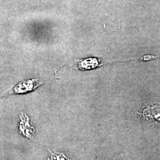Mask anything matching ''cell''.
Listing matches in <instances>:
<instances>
[{
	"label": "cell",
	"mask_w": 160,
	"mask_h": 160,
	"mask_svg": "<svg viewBox=\"0 0 160 160\" xmlns=\"http://www.w3.org/2000/svg\"><path fill=\"white\" fill-rule=\"evenodd\" d=\"M48 151L49 152V156L46 160H71L62 152H52L51 150Z\"/></svg>",
	"instance_id": "cell-2"
},
{
	"label": "cell",
	"mask_w": 160,
	"mask_h": 160,
	"mask_svg": "<svg viewBox=\"0 0 160 160\" xmlns=\"http://www.w3.org/2000/svg\"><path fill=\"white\" fill-rule=\"evenodd\" d=\"M41 84L42 82L39 79L23 81L14 86L4 96H8L13 94H24L29 92H33Z\"/></svg>",
	"instance_id": "cell-1"
}]
</instances>
